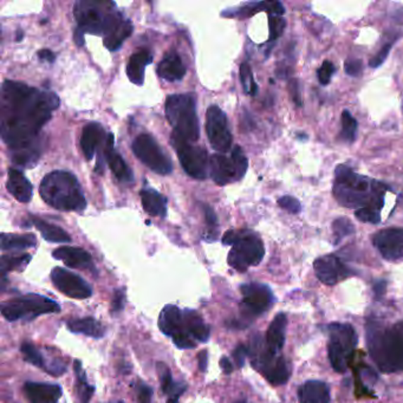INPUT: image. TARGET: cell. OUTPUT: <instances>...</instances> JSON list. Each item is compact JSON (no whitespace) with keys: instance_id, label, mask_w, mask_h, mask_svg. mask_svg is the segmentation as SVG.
Wrapping results in <instances>:
<instances>
[{"instance_id":"1","label":"cell","mask_w":403,"mask_h":403,"mask_svg":"<svg viewBox=\"0 0 403 403\" xmlns=\"http://www.w3.org/2000/svg\"><path fill=\"white\" fill-rule=\"evenodd\" d=\"M58 106L55 92H42L20 82H4L0 130L13 163L22 167L36 165L41 155L38 134Z\"/></svg>"},{"instance_id":"2","label":"cell","mask_w":403,"mask_h":403,"mask_svg":"<svg viewBox=\"0 0 403 403\" xmlns=\"http://www.w3.org/2000/svg\"><path fill=\"white\" fill-rule=\"evenodd\" d=\"M388 190L385 183L359 175L347 166H338L335 172V198L349 209L368 207L381 212Z\"/></svg>"},{"instance_id":"3","label":"cell","mask_w":403,"mask_h":403,"mask_svg":"<svg viewBox=\"0 0 403 403\" xmlns=\"http://www.w3.org/2000/svg\"><path fill=\"white\" fill-rule=\"evenodd\" d=\"M368 348L382 371H403V322L389 328L368 326Z\"/></svg>"},{"instance_id":"4","label":"cell","mask_w":403,"mask_h":403,"mask_svg":"<svg viewBox=\"0 0 403 403\" xmlns=\"http://www.w3.org/2000/svg\"><path fill=\"white\" fill-rule=\"evenodd\" d=\"M39 193L44 202L66 212H81L87 200L76 176L66 170H54L42 180Z\"/></svg>"},{"instance_id":"5","label":"cell","mask_w":403,"mask_h":403,"mask_svg":"<svg viewBox=\"0 0 403 403\" xmlns=\"http://www.w3.org/2000/svg\"><path fill=\"white\" fill-rule=\"evenodd\" d=\"M115 8L116 4L113 1H78L73 10L78 30L83 33L108 36L123 19L121 13L115 11Z\"/></svg>"},{"instance_id":"6","label":"cell","mask_w":403,"mask_h":403,"mask_svg":"<svg viewBox=\"0 0 403 403\" xmlns=\"http://www.w3.org/2000/svg\"><path fill=\"white\" fill-rule=\"evenodd\" d=\"M166 116L175 135L190 143L198 141L200 127L197 115V99L193 94L168 96L166 101Z\"/></svg>"},{"instance_id":"7","label":"cell","mask_w":403,"mask_h":403,"mask_svg":"<svg viewBox=\"0 0 403 403\" xmlns=\"http://www.w3.org/2000/svg\"><path fill=\"white\" fill-rule=\"evenodd\" d=\"M223 244L232 246L228 261L237 271L245 272L251 266L259 264L264 258V244L259 235L249 230L226 232L223 237Z\"/></svg>"},{"instance_id":"8","label":"cell","mask_w":403,"mask_h":403,"mask_svg":"<svg viewBox=\"0 0 403 403\" xmlns=\"http://www.w3.org/2000/svg\"><path fill=\"white\" fill-rule=\"evenodd\" d=\"M329 342H328V354L330 363L337 373H345L352 364L357 335L350 324L334 323L328 326Z\"/></svg>"},{"instance_id":"9","label":"cell","mask_w":403,"mask_h":403,"mask_svg":"<svg viewBox=\"0 0 403 403\" xmlns=\"http://www.w3.org/2000/svg\"><path fill=\"white\" fill-rule=\"evenodd\" d=\"M249 355L252 359V366L271 385H284L290 378V371L285 359L282 355H275L266 348L261 338L254 337L249 348Z\"/></svg>"},{"instance_id":"10","label":"cell","mask_w":403,"mask_h":403,"mask_svg":"<svg viewBox=\"0 0 403 403\" xmlns=\"http://www.w3.org/2000/svg\"><path fill=\"white\" fill-rule=\"evenodd\" d=\"M59 311L61 308L55 301L36 293H29L1 305V315L8 322H16L19 319L31 321L38 316Z\"/></svg>"},{"instance_id":"11","label":"cell","mask_w":403,"mask_h":403,"mask_svg":"<svg viewBox=\"0 0 403 403\" xmlns=\"http://www.w3.org/2000/svg\"><path fill=\"white\" fill-rule=\"evenodd\" d=\"M249 162L240 147H235L228 155L214 154L209 160V175L213 181L225 186L245 176Z\"/></svg>"},{"instance_id":"12","label":"cell","mask_w":403,"mask_h":403,"mask_svg":"<svg viewBox=\"0 0 403 403\" xmlns=\"http://www.w3.org/2000/svg\"><path fill=\"white\" fill-rule=\"evenodd\" d=\"M172 144L175 148L183 170L197 180H205L209 175V155L204 148L193 146L179 136L172 134Z\"/></svg>"},{"instance_id":"13","label":"cell","mask_w":403,"mask_h":403,"mask_svg":"<svg viewBox=\"0 0 403 403\" xmlns=\"http://www.w3.org/2000/svg\"><path fill=\"white\" fill-rule=\"evenodd\" d=\"M132 148L136 158L153 172L160 175H168L173 172L170 159L151 135L141 134L137 136L132 142Z\"/></svg>"},{"instance_id":"14","label":"cell","mask_w":403,"mask_h":403,"mask_svg":"<svg viewBox=\"0 0 403 403\" xmlns=\"http://www.w3.org/2000/svg\"><path fill=\"white\" fill-rule=\"evenodd\" d=\"M206 132L209 143L218 153H228L231 149L232 134L228 116L218 106H211L206 114Z\"/></svg>"},{"instance_id":"15","label":"cell","mask_w":403,"mask_h":403,"mask_svg":"<svg viewBox=\"0 0 403 403\" xmlns=\"http://www.w3.org/2000/svg\"><path fill=\"white\" fill-rule=\"evenodd\" d=\"M242 293V311L246 318L264 314L275 303V296L268 285L249 283L240 286Z\"/></svg>"},{"instance_id":"16","label":"cell","mask_w":403,"mask_h":403,"mask_svg":"<svg viewBox=\"0 0 403 403\" xmlns=\"http://www.w3.org/2000/svg\"><path fill=\"white\" fill-rule=\"evenodd\" d=\"M51 280L58 291L73 299H85L92 294V286L85 279L66 268H54Z\"/></svg>"},{"instance_id":"17","label":"cell","mask_w":403,"mask_h":403,"mask_svg":"<svg viewBox=\"0 0 403 403\" xmlns=\"http://www.w3.org/2000/svg\"><path fill=\"white\" fill-rule=\"evenodd\" d=\"M314 268L317 278L326 285H335L352 275V270L334 254L316 259Z\"/></svg>"},{"instance_id":"18","label":"cell","mask_w":403,"mask_h":403,"mask_svg":"<svg viewBox=\"0 0 403 403\" xmlns=\"http://www.w3.org/2000/svg\"><path fill=\"white\" fill-rule=\"evenodd\" d=\"M375 247L389 261L403 259V228H385L373 238Z\"/></svg>"},{"instance_id":"19","label":"cell","mask_w":403,"mask_h":403,"mask_svg":"<svg viewBox=\"0 0 403 403\" xmlns=\"http://www.w3.org/2000/svg\"><path fill=\"white\" fill-rule=\"evenodd\" d=\"M24 392L30 403H58L62 388L45 382H26Z\"/></svg>"},{"instance_id":"20","label":"cell","mask_w":403,"mask_h":403,"mask_svg":"<svg viewBox=\"0 0 403 403\" xmlns=\"http://www.w3.org/2000/svg\"><path fill=\"white\" fill-rule=\"evenodd\" d=\"M104 156H106L108 165H109L111 172L116 179L123 182H132L134 181V174L129 168L125 160L121 158V155L116 153L114 149V135L109 132L106 139V146H104Z\"/></svg>"},{"instance_id":"21","label":"cell","mask_w":403,"mask_h":403,"mask_svg":"<svg viewBox=\"0 0 403 403\" xmlns=\"http://www.w3.org/2000/svg\"><path fill=\"white\" fill-rule=\"evenodd\" d=\"M109 132H104L102 125L92 122L85 125L81 136V147L87 160H92L95 156L96 151L102 143L106 142Z\"/></svg>"},{"instance_id":"22","label":"cell","mask_w":403,"mask_h":403,"mask_svg":"<svg viewBox=\"0 0 403 403\" xmlns=\"http://www.w3.org/2000/svg\"><path fill=\"white\" fill-rule=\"evenodd\" d=\"M52 256L57 261H61L71 268H87L92 266V256L85 249L80 247L63 246L55 249Z\"/></svg>"},{"instance_id":"23","label":"cell","mask_w":403,"mask_h":403,"mask_svg":"<svg viewBox=\"0 0 403 403\" xmlns=\"http://www.w3.org/2000/svg\"><path fill=\"white\" fill-rule=\"evenodd\" d=\"M286 326L287 318L285 314H278L268 326L265 345L266 348L275 355L280 354L285 343Z\"/></svg>"},{"instance_id":"24","label":"cell","mask_w":403,"mask_h":403,"mask_svg":"<svg viewBox=\"0 0 403 403\" xmlns=\"http://www.w3.org/2000/svg\"><path fill=\"white\" fill-rule=\"evenodd\" d=\"M159 328L169 337L185 331L182 311L175 305H166L159 317Z\"/></svg>"},{"instance_id":"25","label":"cell","mask_w":403,"mask_h":403,"mask_svg":"<svg viewBox=\"0 0 403 403\" xmlns=\"http://www.w3.org/2000/svg\"><path fill=\"white\" fill-rule=\"evenodd\" d=\"M158 73L166 81L176 82L182 80L186 75V68L183 66L181 57L175 51H169L159 63Z\"/></svg>"},{"instance_id":"26","label":"cell","mask_w":403,"mask_h":403,"mask_svg":"<svg viewBox=\"0 0 403 403\" xmlns=\"http://www.w3.org/2000/svg\"><path fill=\"white\" fill-rule=\"evenodd\" d=\"M8 191L19 202H29L32 198V185L20 170L8 169Z\"/></svg>"},{"instance_id":"27","label":"cell","mask_w":403,"mask_h":403,"mask_svg":"<svg viewBox=\"0 0 403 403\" xmlns=\"http://www.w3.org/2000/svg\"><path fill=\"white\" fill-rule=\"evenodd\" d=\"M301 403H331L329 387L322 381H308L298 389Z\"/></svg>"},{"instance_id":"28","label":"cell","mask_w":403,"mask_h":403,"mask_svg":"<svg viewBox=\"0 0 403 403\" xmlns=\"http://www.w3.org/2000/svg\"><path fill=\"white\" fill-rule=\"evenodd\" d=\"M153 61L148 50H140L130 56L127 66V76L134 85H142L144 82V69Z\"/></svg>"},{"instance_id":"29","label":"cell","mask_w":403,"mask_h":403,"mask_svg":"<svg viewBox=\"0 0 403 403\" xmlns=\"http://www.w3.org/2000/svg\"><path fill=\"white\" fill-rule=\"evenodd\" d=\"M183 324H185V331L187 334L191 335L192 337L197 341L205 342L209 341V328L206 326L202 316L198 315L193 310H183Z\"/></svg>"},{"instance_id":"30","label":"cell","mask_w":403,"mask_h":403,"mask_svg":"<svg viewBox=\"0 0 403 403\" xmlns=\"http://www.w3.org/2000/svg\"><path fill=\"white\" fill-rule=\"evenodd\" d=\"M143 209L149 216L165 218L167 216V199L165 195L151 188L142 190L140 193Z\"/></svg>"},{"instance_id":"31","label":"cell","mask_w":403,"mask_h":403,"mask_svg":"<svg viewBox=\"0 0 403 403\" xmlns=\"http://www.w3.org/2000/svg\"><path fill=\"white\" fill-rule=\"evenodd\" d=\"M68 329L73 334H82L89 337L101 338L104 335L102 324L92 317L69 319L66 322Z\"/></svg>"},{"instance_id":"32","label":"cell","mask_w":403,"mask_h":403,"mask_svg":"<svg viewBox=\"0 0 403 403\" xmlns=\"http://www.w3.org/2000/svg\"><path fill=\"white\" fill-rule=\"evenodd\" d=\"M132 32V25L128 19H122L118 25L108 36L103 38V44L109 51H116L121 48L123 42L128 38Z\"/></svg>"},{"instance_id":"33","label":"cell","mask_w":403,"mask_h":403,"mask_svg":"<svg viewBox=\"0 0 403 403\" xmlns=\"http://www.w3.org/2000/svg\"><path fill=\"white\" fill-rule=\"evenodd\" d=\"M32 223L36 226L37 230L41 232L42 237L50 242H58V244H66L71 242L69 233L64 231L63 228L56 226V225L46 223L39 218H33Z\"/></svg>"},{"instance_id":"34","label":"cell","mask_w":403,"mask_h":403,"mask_svg":"<svg viewBox=\"0 0 403 403\" xmlns=\"http://www.w3.org/2000/svg\"><path fill=\"white\" fill-rule=\"evenodd\" d=\"M156 368H158L159 376L161 381L162 392L169 395V397L182 395L187 387L173 381L172 373L169 371L168 366H166L165 363L159 362Z\"/></svg>"},{"instance_id":"35","label":"cell","mask_w":403,"mask_h":403,"mask_svg":"<svg viewBox=\"0 0 403 403\" xmlns=\"http://www.w3.org/2000/svg\"><path fill=\"white\" fill-rule=\"evenodd\" d=\"M259 11H266L268 16H283L285 13V8L279 1H263L256 4L246 5L245 8L239 10L238 15L249 17Z\"/></svg>"},{"instance_id":"36","label":"cell","mask_w":403,"mask_h":403,"mask_svg":"<svg viewBox=\"0 0 403 403\" xmlns=\"http://www.w3.org/2000/svg\"><path fill=\"white\" fill-rule=\"evenodd\" d=\"M37 238L33 235H1V249H23L35 247Z\"/></svg>"},{"instance_id":"37","label":"cell","mask_w":403,"mask_h":403,"mask_svg":"<svg viewBox=\"0 0 403 403\" xmlns=\"http://www.w3.org/2000/svg\"><path fill=\"white\" fill-rule=\"evenodd\" d=\"M73 368H75V373H76V378H78V397L81 403H89L92 399L95 388L92 385H89L88 380H87V375H85L82 364L78 359L73 363Z\"/></svg>"},{"instance_id":"38","label":"cell","mask_w":403,"mask_h":403,"mask_svg":"<svg viewBox=\"0 0 403 403\" xmlns=\"http://www.w3.org/2000/svg\"><path fill=\"white\" fill-rule=\"evenodd\" d=\"M31 261L30 254H20V256H1V275L3 278L5 273L15 270H23Z\"/></svg>"},{"instance_id":"39","label":"cell","mask_w":403,"mask_h":403,"mask_svg":"<svg viewBox=\"0 0 403 403\" xmlns=\"http://www.w3.org/2000/svg\"><path fill=\"white\" fill-rule=\"evenodd\" d=\"M333 232H334L335 242L338 244L342 239L352 235L355 232V228H354V225H352V221L348 218L341 216V218H338L333 223Z\"/></svg>"},{"instance_id":"40","label":"cell","mask_w":403,"mask_h":403,"mask_svg":"<svg viewBox=\"0 0 403 403\" xmlns=\"http://www.w3.org/2000/svg\"><path fill=\"white\" fill-rule=\"evenodd\" d=\"M357 135V121L352 118L348 110L342 113V136L348 142H354Z\"/></svg>"},{"instance_id":"41","label":"cell","mask_w":403,"mask_h":403,"mask_svg":"<svg viewBox=\"0 0 403 403\" xmlns=\"http://www.w3.org/2000/svg\"><path fill=\"white\" fill-rule=\"evenodd\" d=\"M240 81L244 87V92L247 95L256 96L258 94V87L253 78L252 70L247 63H242L240 66Z\"/></svg>"},{"instance_id":"42","label":"cell","mask_w":403,"mask_h":403,"mask_svg":"<svg viewBox=\"0 0 403 403\" xmlns=\"http://www.w3.org/2000/svg\"><path fill=\"white\" fill-rule=\"evenodd\" d=\"M20 352H22L26 362L31 363L33 366H43L44 368L43 356H42L41 352L35 348V345H31L29 342H24L22 347H20Z\"/></svg>"},{"instance_id":"43","label":"cell","mask_w":403,"mask_h":403,"mask_svg":"<svg viewBox=\"0 0 403 403\" xmlns=\"http://www.w3.org/2000/svg\"><path fill=\"white\" fill-rule=\"evenodd\" d=\"M268 25H270V41H275L284 32L286 20L282 16H268Z\"/></svg>"},{"instance_id":"44","label":"cell","mask_w":403,"mask_h":403,"mask_svg":"<svg viewBox=\"0 0 403 403\" xmlns=\"http://www.w3.org/2000/svg\"><path fill=\"white\" fill-rule=\"evenodd\" d=\"M355 216L362 223L378 224L381 221V212L378 211V209H368V207L356 209Z\"/></svg>"},{"instance_id":"45","label":"cell","mask_w":403,"mask_h":403,"mask_svg":"<svg viewBox=\"0 0 403 403\" xmlns=\"http://www.w3.org/2000/svg\"><path fill=\"white\" fill-rule=\"evenodd\" d=\"M335 71H336V68H335L334 64L330 62V61H324L322 66H321L318 71H317V75H318V80L319 82H321V85H329Z\"/></svg>"},{"instance_id":"46","label":"cell","mask_w":403,"mask_h":403,"mask_svg":"<svg viewBox=\"0 0 403 403\" xmlns=\"http://www.w3.org/2000/svg\"><path fill=\"white\" fill-rule=\"evenodd\" d=\"M172 340L174 345L179 349H193L197 347L194 338L192 337L191 335L187 334L186 331L174 335Z\"/></svg>"},{"instance_id":"47","label":"cell","mask_w":403,"mask_h":403,"mask_svg":"<svg viewBox=\"0 0 403 403\" xmlns=\"http://www.w3.org/2000/svg\"><path fill=\"white\" fill-rule=\"evenodd\" d=\"M278 205L291 214H298L302 211L301 202H298L297 199L289 197V195L278 199Z\"/></svg>"},{"instance_id":"48","label":"cell","mask_w":403,"mask_h":403,"mask_svg":"<svg viewBox=\"0 0 403 403\" xmlns=\"http://www.w3.org/2000/svg\"><path fill=\"white\" fill-rule=\"evenodd\" d=\"M392 46V43H388V44H385V46H382L381 50L371 59L369 66H371V68H378V66H381L382 63L385 62L387 57H388Z\"/></svg>"},{"instance_id":"49","label":"cell","mask_w":403,"mask_h":403,"mask_svg":"<svg viewBox=\"0 0 403 403\" xmlns=\"http://www.w3.org/2000/svg\"><path fill=\"white\" fill-rule=\"evenodd\" d=\"M362 62L359 59H348L345 64V73L350 76H359L362 73Z\"/></svg>"},{"instance_id":"50","label":"cell","mask_w":403,"mask_h":403,"mask_svg":"<svg viewBox=\"0 0 403 403\" xmlns=\"http://www.w3.org/2000/svg\"><path fill=\"white\" fill-rule=\"evenodd\" d=\"M125 290H116L114 293V299H113V305H111V309H113V312L114 314H118L121 312L125 308Z\"/></svg>"},{"instance_id":"51","label":"cell","mask_w":403,"mask_h":403,"mask_svg":"<svg viewBox=\"0 0 403 403\" xmlns=\"http://www.w3.org/2000/svg\"><path fill=\"white\" fill-rule=\"evenodd\" d=\"M249 355V348L244 345H240L233 350V359L238 368H242L245 364L246 356Z\"/></svg>"},{"instance_id":"52","label":"cell","mask_w":403,"mask_h":403,"mask_svg":"<svg viewBox=\"0 0 403 403\" xmlns=\"http://www.w3.org/2000/svg\"><path fill=\"white\" fill-rule=\"evenodd\" d=\"M151 397H153V390L151 387H148L144 383H140L137 387L139 403H151Z\"/></svg>"},{"instance_id":"53","label":"cell","mask_w":403,"mask_h":403,"mask_svg":"<svg viewBox=\"0 0 403 403\" xmlns=\"http://www.w3.org/2000/svg\"><path fill=\"white\" fill-rule=\"evenodd\" d=\"M66 366L58 359L44 366V371H48L49 374L52 375V376H61L66 371Z\"/></svg>"},{"instance_id":"54","label":"cell","mask_w":403,"mask_h":403,"mask_svg":"<svg viewBox=\"0 0 403 403\" xmlns=\"http://www.w3.org/2000/svg\"><path fill=\"white\" fill-rule=\"evenodd\" d=\"M204 212H205L206 223H207L211 230L216 232V225H218L216 213L207 205H204Z\"/></svg>"},{"instance_id":"55","label":"cell","mask_w":403,"mask_h":403,"mask_svg":"<svg viewBox=\"0 0 403 403\" xmlns=\"http://www.w3.org/2000/svg\"><path fill=\"white\" fill-rule=\"evenodd\" d=\"M290 92L292 95L293 101L297 106H303V101H302L301 92H299V85H298L297 80H293L290 83Z\"/></svg>"},{"instance_id":"56","label":"cell","mask_w":403,"mask_h":403,"mask_svg":"<svg viewBox=\"0 0 403 403\" xmlns=\"http://www.w3.org/2000/svg\"><path fill=\"white\" fill-rule=\"evenodd\" d=\"M199 371L205 373L207 371V364H209V355L206 350L199 352L198 355Z\"/></svg>"},{"instance_id":"57","label":"cell","mask_w":403,"mask_h":403,"mask_svg":"<svg viewBox=\"0 0 403 403\" xmlns=\"http://www.w3.org/2000/svg\"><path fill=\"white\" fill-rule=\"evenodd\" d=\"M220 366H221V369H223V371H224L226 375L232 374L233 371H235L233 364H232L231 361H230L228 357H221V359H220Z\"/></svg>"},{"instance_id":"58","label":"cell","mask_w":403,"mask_h":403,"mask_svg":"<svg viewBox=\"0 0 403 403\" xmlns=\"http://www.w3.org/2000/svg\"><path fill=\"white\" fill-rule=\"evenodd\" d=\"M38 58L45 61V62L52 63L55 62L56 57L54 52L46 50V49H43L41 51H38Z\"/></svg>"},{"instance_id":"59","label":"cell","mask_w":403,"mask_h":403,"mask_svg":"<svg viewBox=\"0 0 403 403\" xmlns=\"http://www.w3.org/2000/svg\"><path fill=\"white\" fill-rule=\"evenodd\" d=\"M179 397L180 396H172V397H169L167 403H179Z\"/></svg>"},{"instance_id":"60","label":"cell","mask_w":403,"mask_h":403,"mask_svg":"<svg viewBox=\"0 0 403 403\" xmlns=\"http://www.w3.org/2000/svg\"><path fill=\"white\" fill-rule=\"evenodd\" d=\"M235 403H247L246 401H237Z\"/></svg>"},{"instance_id":"61","label":"cell","mask_w":403,"mask_h":403,"mask_svg":"<svg viewBox=\"0 0 403 403\" xmlns=\"http://www.w3.org/2000/svg\"><path fill=\"white\" fill-rule=\"evenodd\" d=\"M116 403H125V402H123V401H118V402Z\"/></svg>"}]
</instances>
